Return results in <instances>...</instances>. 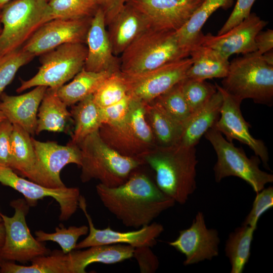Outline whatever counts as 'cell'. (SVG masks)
Wrapping results in <instances>:
<instances>
[{"label": "cell", "mask_w": 273, "mask_h": 273, "mask_svg": "<svg viewBox=\"0 0 273 273\" xmlns=\"http://www.w3.org/2000/svg\"><path fill=\"white\" fill-rule=\"evenodd\" d=\"M141 166L121 185L108 187L100 183L96 187L105 207L123 225L134 229L150 224L175 203Z\"/></svg>", "instance_id": "obj_1"}, {"label": "cell", "mask_w": 273, "mask_h": 273, "mask_svg": "<svg viewBox=\"0 0 273 273\" xmlns=\"http://www.w3.org/2000/svg\"><path fill=\"white\" fill-rule=\"evenodd\" d=\"M141 159L155 172V181L167 196L180 204L186 203L196 189V166L198 162L195 147L179 144L156 147Z\"/></svg>", "instance_id": "obj_2"}, {"label": "cell", "mask_w": 273, "mask_h": 273, "mask_svg": "<svg viewBox=\"0 0 273 273\" xmlns=\"http://www.w3.org/2000/svg\"><path fill=\"white\" fill-rule=\"evenodd\" d=\"M77 145L81 154L82 183L96 179L106 187H117L144 164L140 158L122 155L110 147L101 138L99 130L87 136Z\"/></svg>", "instance_id": "obj_3"}, {"label": "cell", "mask_w": 273, "mask_h": 273, "mask_svg": "<svg viewBox=\"0 0 273 273\" xmlns=\"http://www.w3.org/2000/svg\"><path fill=\"white\" fill-rule=\"evenodd\" d=\"M221 87L241 102L251 99L257 104L273 103V64L256 52L243 55L230 63Z\"/></svg>", "instance_id": "obj_4"}, {"label": "cell", "mask_w": 273, "mask_h": 273, "mask_svg": "<svg viewBox=\"0 0 273 273\" xmlns=\"http://www.w3.org/2000/svg\"><path fill=\"white\" fill-rule=\"evenodd\" d=\"M190 50L181 47L176 31L149 28L120 55V71L144 72L168 63L189 57Z\"/></svg>", "instance_id": "obj_5"}, {"label": "cell", "mask_w": 273, "mask_h": 273, "mask_svg": "<svg viewBox=\"0 0 273 273\" xmlns=\"http://www.w3.org/2000/svg\"><path fill=\"white\" fill-rule=\"evenodd\" d=\"M0 56L22 48L32 34L50 20L47 0H12L2 9Z\"/></svg>", "instance_id": "obj_6"}, {"label": "cell", "mask_w": 273, "mask_h": 273, "mask_svg": "<svg viewBox=\"0 0 273 273\" xmlns=\"http://www.w3.org/2000/svg\"><path fill=\"white\" fill-rule=\"evenodd\" d=\"M204 136L211 144L217 155L213 168L216 182L226 177L236 176L249 184L256 193L264 188L267 184L272 183L273 175L259 168L258 157L248 158L242 148L235 147L214 128L208 130Z\"/></svg>", "instance_id": "obj_7"}, {"label": "cell", "mask_w": 273, "mask_h": 273, "mask_svg": "<svg viewBox=\"0 0 273 273\" xmlns=\"http://www.w3.org/2000/svg\"><path fill=\"white\" fill-rule=\"evenodd\" d=\"M87 51L84 43H68L42 54L37 73L27 80H21L16 92L37 86L58 89L83 68Z\"/></svg>", "instance_id": "obj_8"}, {"label": "cell", "mask_w": 273, "mask_h": 273, "mask_svg": "<svg viewBox=\"0 0 273 273\" xmlns=\"http://www.w3.org/2000/svg\"><path fill=\"white\" fill-rule=\"evenodd\" d=\"M14 214L9 217L0 212L5 236L0 249V260L25 263L34 258L49 254L51 251L31 235L26 220L29 205L24 199L10 202Z\"/></svg>", "instance_id": "obj_9"}, {"label": "cell", "mask_w": 273, "mask_h": 273, "mask_svg": "<svg viewBox=\"0 0 273 273\" xmlns=\"http://www.w3.org/2000/svg\"><path fill=\"white\" fill-rule=\"evenodd\" d=\"M35 162L28 179L44 187H65L60 177L62 169L69 164L80 166L81 154L78 145L63 146L55 142H41L32 138Z\"/></svg>", "instance_id": "obj_10"}, {"label": "cell", "mask_w": 273, "mask_h": 273, "mask_svg": "<svg viewBox=\"0 0 273 273\" xmlns=\"http://www.w3.org/2000/svg\"><path fill=\"white\" fill-rule=\"evenodd\" d=\"M192 63V59L187 57L144 72H121L126 83L127 95L146 103L151 102L184 79Z\"/></svg>", "instance_id": "obj_11"}, {"label": "cell", "mask_w": 273, "mask_h": 273, "mask_svg": "<svg viewBox=\"0 0 273 273\" xmlns=\"http://www.w3.org/2000/svg\"><path fill=\"white\" fill-rule=\"evenodd\" d=\"M92 18L50 20L42 25L21 49L36 56L65 43L85 44Z\"/></svg>", "instance_id": "obj_12"}, {"label": "cell", "mask_w": 273, "mask_h": 273, "mask_svg": "<svg viewBox=\"0 0 273 273\" xmlns=\"http://www.w3.org/2000/svg\"><path fill=\"white\" fill-rule=\"evenodd\" d=\"M0 183L21 193L29 206H35L38 200L52 197L59 204V219L67 220L76 211L81 196L76 187L52 189L44 187L20 176L12 168L0 164Z\"/></svg>", "instance_id": "obj_13"}, {"label": "cell", "mask_w": 273, "mask_h": 273, "mask_svg": "<svg viewBox=\"0 0 273 273\" xmlns=\"http://www.w3.org/2000/svg\"><path fill=\"white\" fill-rule=\"evenodd\" d=\"M220 239L217 231L208 229L203 212H198L191 225L179 232L168 244L185 256V265L211 260L218 255Z\"/></svg>", "instance_id": "obj_14"}, {"label": "cell", "mask_w": 273, "mask_h": 273, "mask_svg": "<svg viewBox=\"0 0 273 273\" xmlns=\"http://www.w3.org/2000/svg\"><path fill=\"white\" fill-rule=\"evenodd\" d=\"M204 0H127L146 18L151 28L177 31Z\"/></svg>", "instance_id": "obj_15"}, {"label": "cell", "mask_w": 273, "mask_h": 273, "mask_svg": "<svg viewBox=\"0 0 273 273\" xmlns=\"http://www.w3.org/2000/svg\"><path fill=\"white\" fill-rule=\"evenodd\" d=\"M86 200L80 196L78 207L83 212L88 223L87 236L77 243L75 249H80L94 246L113 244H126L134 248L148 246L152 247L156 243L157 238L164 231L160 223L152 222L139 230L122 232L112 230L109 226L104 229L95 228L92 218L86 209Z\"/></svg>", "instance_id": "obj_16"}, {"label": "cell", "mask_w": 273, "mask_h": 273, "mask_svg": "<svg viewBox=\"0 0 273 273\" xmlns=\"http://www.w3.org/2000/svg\"><path fill=\"white\" fill-rule=\"evenodd\" d=\"M222 96L220 116L212 128L223 134L229 142L236 140L253 150L268 168V153L264 142L254 138L249 131L250 125L244 119L240 109L242 102L232 97L220 85L215 84Z\"/></svg>", "instance_id": "obj_17"}, {"label": "cell", "mask_w": 273, "mask_h": 273, "mask_svg": "<svg viewBox=\"0 0 273 273\" xmlns=\"http://www.w3.org/2000/svg\"><path fill=\"white\" fill-rule=\"evenodd\" d=\"M267 24L254 13L221 35H201L199 44L210 48L229 59L234 54L245 55L257 51L255 38Z\"/></svg>", "instance_id": "obj_18"}, {"label": "cell", "mask_w": 273, "mask_h": 273, "mask_svg": "<svg viewBox=\"0 0 273 273\" xmlns=\"http://www.w3.org/2000/svg\"><path fill=\"white\" fill-rule=\"evenodd\" d=\"M87 55L83 68L86 71L114 73L120 71V59L112 51L105 18L99 8L93 17L87 33Z\"/></svg>", "instance_id": "obj_19"}, {"label": "cell", "mask_w": 273, "mask_h": 273, "mask_svg": "<svg viewBox=\"0 0 273 273\" xmlns=\"http://www.w3.org/2000/svg\"><path fill=\"white\" fill-rule=\"evenodd\" d=\"M47 88L37 86L18 96L2 93L0 96V110L13 124L19 125L30 135H33L37 127L38 108Z\"/></svg>", "instance_id": "obj_20"}, {"label": "cell", "mask_w": 273, "mask_h": 273, "mask_svg": "<svg viewBox=\"0 0 273 273\" xmlns=\"http://www.w3.org/2000/svg\"><path fill=\"white\" fill-rule=\"evenodd\" d=\"M107 26L112 51L116 56L150 28L145 16L127 3Z\"/></svg>", "instance_id": "obj_21"}, {"label": "cell", "mask_w": 273, "mask_h": 273, "mask_svg": "<svg viewBox=\"0 0 273 273\" xmlns=\"http://www.w3.org/2000/svg\"><path fill=\"white\" fill-rule=\"evenodd\" d=\"M134 248L126 244L94 246L84 250H73L68 253L70 273H85L89 264H112L132 257Z\"/></svg>", "instance_id": "obj_22"}, {"label": "cell", "mask_w": 273, "mask_h": 273, "mask_svg": "<svg viewBox=\"0 0 273 273\" xmlns=\"http://www.w3.org/2000/svg\"><path fill=\"white\" fill-rule=\"evenodd\" d=\"M99 133L110 147L125 156L140 158L153 149L143 141L138 131L126 118L116 124H102Z\"/></svg>", "instance_id": "obj_23"}, {"label": "cell", "mask_w": 273, "mask_h": 273, "mask_svg": "<svg viewBox=\"0 0 273 273\" xmlns=\"http://www.w3.org/2000/svg\"><path fill=\"white\" fill-rule=\"evenodd\" d=\"M217 90L208 102L191 114L185 123L179 145L195 147L201 138L213 127L220 116L222 104V95Z\"/></svg>", "instance_id": "obj_24"}, {"label": "cell", "mask_w": 273, "mask_h": 273, "mask_svg": "<svg viewBox=\"0 0 273 273\" xmlns=\"http://www.w3.org/2000/svg\"><path fill=\"white\" fill-rule=\"evenodd\" d=\"M189 56L192 65L188 70L186 78L206 80L224 78L228 74L230 62L216 51L201 44L190 49Z\"/></svg>", "instance_id": "obj_25"}, {"label": "cell", "mask_w": 273, "mask_h": 273, "mask_svg": "<svg viewBox=\"0 0 273 273\" xmlns=\"http://www.w3.org/2000/svg\"><path fill=\"white\" fill-rule=\"evenodd\" d=\"M146 117L157 147H169L179 144L184 125L158 103H145Z\"/></svg>", "instance_id": "obj_26"}, {"label": "cell", "mask_w": 273, "mask_h": 273, "mask_svg": "<svg viewBox=\"0 0 273 273\" xmlns=\"http://www.w3.org/2000/svg\"><path fill=\"white\" fill-rule=\"evenodd\" d=\"M57 89L47 88L39 105L35 133L47 130L54 132H66L68 124L72 120L67 106L58 97Z\"/></svg>", "instance_id": "obj_27"}, {"label": "cell", "mask_w": 273, "mask_h": 273, "mask_svg": "<svg viewBox=\"0 0 273 273\" xmlns=\"http://www.w3.org/2000/svg\"><path fill=\"white\" fill-rule=\"evenodd\" d=\"M233 3V0H204L187 22L176 31L180 45L190 51L194 46L199 44L202 28L209 17L219 8H230Z\"/></svg>", "instance_id": "obj_28"}, {"label": "cell", "mask_w": 273, "mask_h": 273, "mask_svg": "<svg viewBox=\"0 0 273 273\" xmlns=\"http://www.w3.org/2000/svg\"><path fill=\"white\" fill-rule=\"evenodd\" d=\"M112 73L109 72H91L83 68L70 82L57 89V95L67 106H73L93 95L103 81Z\"/></svg>", "instance_id": "obj_29"}, {"label": "cell", "mask_w": 273, "mask_h": 273, "mask_svg": "<svg viewBox=\"0 0 273 273\" xmlns=\"http://www.w3.org/2000/svg\"><path fill=\"white\" fill-rule=\"evenodd\" d=\"M70 113L74 128L70 144L77 145L87 136L99 130L102 124L100 108L95 103L93 95L73 105Z\"/></svg>", "instance_id": "obj_30"}, {"label": "cell", "mask_w": 273, "mask_h": 273, "mask_svg": "<svg viewBox=\"0 0 273 273\" xmlns=\"http://www.w3.org/2000/svg\"><path fill=\"white\" fill-rule=\"evenodd\" d=\"M30 265L17 264L13 261L0 260L1 273H70L68 253L55 250L46 255L37 257Z\"/></svg>", "instance_id": "obj_31"}, {"label": "cell", "mask_w": 273, "mask_h": 273, "mask_svg": "<svg viewBox=\"0 0 273 273\" xmlns=\"http://www.w3.org/2000/svg\"><path fill=\"white\" fill-rule=\"evenodd\" d=\"M10 145V167L17 174L28 178L35 162L32 137L22 127L13 124Z\"/></svg>", "instance_id": "obj_32"}, {"label": "cell", "mask_w": 273, "mask_h": 273, "mask_svg": "<svg viewBox=\"0 0 273 273\" xmlns=\"http://www.w3.org/2000/svg\"><path fill=\"white\" fill-rule=\"evenodd\" d=\"M256 228L247 225L238 227L229 236L225 253L231 265V273L243 272L251 255V246Z\"/></svg>", "instance_id": "obj_33"}, {"label": "cell", "mask_w": 273, "mask_h": 273, "mask_svg": "<svg viewBox=\"0 0 273 273\" xmlns=\"http://www.w3.org/2000/svg\"><path fill=\"white\" fill-rule=\"evenodd\" d=\"M48 7L50 20L91 18L99 8L96 0H50Z\"/></svg>", "instance_id": "obj_34"}, {"label": "cell", "mask_w": 273, "mask_h": 273, "mask_svg": "<svg viewBox=\"0 0 273 273\" xmlns=\"http://www.w3.org/2000/svg\"><path fill=\"white\" fill-rule=\"evenodd\" d=\"M126 95V83L120 71L107 77L93 94V97L98 106L104 108L118 102Z\"/></svg>", "instance_id": "obj_35"}, {"label": "cell", "mask_w": 273, "mask_h": 273, "mask_svg": "<svg viewBox=\"0 0 273 273\" xmlns=\"http://www.w3.org/2000/svg\"><path fill=\"white\" fill-rule=\"evenodd\" d=\"M89 228L86 225L79 226H70L66 228L63 225L56 227L55 232L46 233L38 230L35 232L36 239L40 242L51 241L58 243L64 253L75 249L78 239L87 235Z\"/></svg>", "instance_id": "obj_36"}, {"label": "cell", "mask_w": 273, "mask_h": 273, "mask_svg": "<svg viewBox=\"0 0 273 273\" xmlns=\"http://www.w3.org/2000/svg\"><path fill=\"white\" fill-rule=\"evenodd\" d=\"M180 81L153 101L184 125L192 112L184 96Z\"/></svg>", "instance_id": "obj_37"}, {"label": "cell", "mask_w": 273, "mask_h": 273, "mask_svg": "<svg viewBox=\"0 0 273 273\" xmlns=\"http://www.w3.org/2000/svg\"><path fill=\"white\" fill-rule=\"evenodd\" d=\"M180 83L184 96L192 113L208 102L217 90L215 84L205 80L185 78Z\"/></svg>", "instance_id": "obj_38"}, {"label": "cell", "mask_w": 273, "mask_h": 273, "mask_svg": "<svg viewBox=\"0 0 273 273\" xmlns=\"http://www.w3.org/2000/svg\"><path fill=\"white\" fill-rule=\"evenodd\" d=\"M34 57L21 49L0 56V96L13 80L18 70Z\"/></svg>", "instance_id": "obj_39"}, {"label": "cell", "mask_w": 273, "mask_h": 273, "mask_svg": "<svg viewBox=\"0 0 273 273\" xmlns=\"http://www.w3.org/2000/svg\"><path fill=\"white\" fill-rule=\"evenodd\" d=\"M273 207V187L263 188L256 193L252 208L242 224L257 228L261 216Z\"/></svg>", "instance_id": "obj_40"}, {"label": "cell", "mask_w": 273, "mask_h": 273, "mask_svg": "<svg viewBox=\"0 0 273 273\" xmlns=\"http://www.w3.org/2000/svg\"><path fill=\"white\" fill-rule=\"evenodd\" d=\"M131 97L127 95L117 103L104 108H100V116L102 124H116L126 118Z\"/></svg>", "instance_id": "obj_41"}, {"label": "cell", "mask_w": 273, "mask_h": 273, "mask_svg": "<svg viewBox=\"0 0 273 273\" xmlns=\"http://www.w3.org/2000/svg\"><path fill=\"white\" fill-rule=\"evenodd\" d=\"M256 0H237L228 20L218 31L221 35L234 27L251 13V9Z\"/></svg>", "instance_id": "obj_42"}, {"label": "cell", "mask_w": 273, "mask_h": 273, "mask_svg": "<svg viewBox=\"0 0 273 273\" xmlns=\"http://www.w3.org/2000/svg\"><path fill=\"white\" fill-rule=\"evenodd\" d=\"M132 257L137 261L142 273H154L159 267L158 258L150 246H144L134 248Z\"/></svg>", "instance_id": "obj_43"}, {"label": "cell", "mask_w": 273, "mask_h": 273, "mask_svg": "<svg viewBox=\"0 0 273 273\" xmlns=\"http://www.w3.org/2000/svg\"><path fill=\"white\" fill-rule=\"evenodd\" d=\"M13 124L7 119L0 122V164L10 167Z\"/></svg>", "instance_id": "obj_44"}, {"label": "cell", "mask_w": 273, "mask_h": 273, "mask_svg": "<svg viewBox=\"0 0 273 273\" xmlns=\"http://www.w3.org/2000/svg\"><path fill=\"white\" fill-rule=\"evenodd\" d=\"M102 10L107 26L120 12L127 0H96Z\"/></svg>", "instance_id": "obj_45"}, {"label": "cell", "mask_w": 273, "mask_h": 273, "mask_svg": "<svg viewBox=\"0 0 273 273\" xmlns=\"http://www.w3.org/2000/svg\"><path fill=\"white\" fill-rule=\"evenodd\" d=\"M255 43L257 48L256 52L262 55L272 51L273 48V30L267 29L265 31H260L256 36Z\"/></svg>", "instance_id": "obj_46"}, {"label": "cell", "mask_w": 273, "mask_h": 273, "mask_svg": "<svg viewBox=\"0 0 273 273\" xmlns=\"http://www.w3.org/2000/svg\"><path fill=\"white\" fill-rule=\"evenodd\" d=\"M5 231L3 222H0V249H1L5 240Z\"/></svg>", "instance_id": "obj_47"}, {"label": "cell", "mask_w": 273, "mask_h": 273, "mask_svg": "<svg viewBox=\"0 0 273 273\" xmlns=\"http://www.w3.org/2000/svg\"><path fill=\"white\" fill-rule=\"evenodd\" d=\"M12 0H0V10H1L7 4Z\"/></svg>", "instance_id": "obj_48"}, {"label": "cell", "mask_w": 273, "mask_h": 273, "mask_svg": "<svg viewBox=\"0 0 273 273\" xmlns=\"http://www.w3.org/2000/svg\"><path fill=\"white\" fill-rule=\"evenodd\" d=\"M7 119L4 114L0 110V122Z\"/></svg>", "instance_id": "obj_49"}, {"label": "cell", "mask_w": 273, "mask_h": 273, "mask_svg": "<svg viewBox=\"0 0 273 273\" xmlns=\"http://www.w3.org/2000/svg\"><path fill=\"white\" fill-rule=\"evenodd\" d=\"M2 218H1V217L0 216V222H2Z\"/></svg>", "instance_id": "obj_50"}, {"label": "cell", "mask_w": 273, "mask_h": 273, "mask_svg": "<svg viewBox=\"0 0 273 273\" xmlns=\"http://www.w3.org/2000/svg\"><path fill=\"white\" fill-rule=\"evenodd\" d=\"M1 13H0V26H1Z\"/></svg>", "instance_id": "obj_51"}, {"label": "cell", "mask_w": 273, "mask_h": 273, "mask_svg": "<svg viewBox=\"0 0 273 273\" xmlns=\"http://www.w3.org/2000/svg\"><path fill=\"white\" fill-rule=\"evenodd\" d=\"M48 2L50 1V0H47Z\"/></svg>", "instance_id": "obj_52"}]
</instances>
